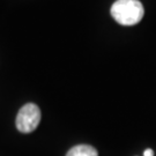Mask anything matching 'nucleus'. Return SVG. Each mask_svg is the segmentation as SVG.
Segmentation results:
<instances>
[{
	"label": "nucleus",
	"instance_id": "1",
	"mask_svg": "<svg viewBox=\"0 0 156 156\" xmlns=\"http://www.w3.org/2000/svg\"><path fill=\"white\" fill-rule=\"evenodd\" d=\"M145 14L144 6L139 0H117L111 6V15L122 26H134L139 23Z\"/></svg>",
	"mask_w": 156,
	"mask_h": 156
},
{
	"label": "nucleus",
	"instance_id": "4",
	"mask_svg": "<svg viewBox=\"0 0 156 156\" xmlns=\"http://www.w3.org/2000/svg\"><path fill=\"white\" fill-rule=\"evenodd\" d=\"M144 156H154L153 149H146L145 153H144Z\"/></svg>",
	"mask_w": 156,
	"mask_h": 156
},
{
	"label": "nucleus",
	"instance_id": "2",
	"mask_svg": "<svg viewBox=\"0 0 156 156\" xmlns=\"http://www.w3.org/2000/svg\"><path fill=\"white\" fill-rule=\"evenodd\" d=\"M41 122V110L36 104L28 103L23 105L16 116V128L22 133L34 132Z\"/></svg>",
	"mask_w": 156,
	"mask_h": 156
},
{
	"label": "nucleus",
	"instance_id": "3",
	"mask_svg": "<svg viewBox=\"0 0 156 156\" xmlns=\"http://www.w3.org/2000/svg\"><path fill=\"white\" fill-rule=\"evenodd\" d=\"M66 156H98L97 151L89 145H78L69 149Z\"/></svg>",
	"mask_w": 156,
	"mask_h": 156
}]
</instances>
